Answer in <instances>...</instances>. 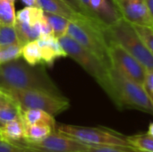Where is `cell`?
<instances>
[{
	"instance_id": "cell-1",
	"label": "cell",
	"mask_w": 153,
	"mask_h": 152,
	"mask_svg": "<svg viewBox=\"0 0 153 152\" xmlns=\"http://www.w3.org/2000/svg\"><path fill=\"white\" fill-rule=\"evenodd\" d=\"M0 89H30L62 95L42 65H30L19 58L0 65Z\"/></svg>"
},
{
	"instance_id": "cell-2",
	"label": "cell",
	"mask_w": 153,
	"mask_h": 152,
	"mask_svg": "<svg viewBox=\"0 0 153 152\" xmlns=\"http://www.w3.org/2000/svg\"><path fill=\"white\" fill-rule=\"evenodd\" d=\"M105 30V28L91 19L85 16H79L75 20L70 21L66 35L96 56L108 68H111Z\"/></svg>"
},
{
	"instance_id": "cell-3",
	"label": "cell",
	"mask_w": 153,
	"mask_h": 152,
	"mask_svg": "<svg viewBox=\"0 0 153 152\" xmlns=\"http://www.w3.org/2000/svg\"><path fill=\"white\" fill-rule=\"evenodd\" d=\"M113 92L109 98L119 109H136L153 116V105L146 94L143 84L110 68Z\"/></svg>"
},
{
	"instance_id": "cell-4",
	"label": "cell",
	"mask_w": 153,
	"mask_h": 152,
	"mask_svg": "<svg viewBox=\"0 0 153 152\" xmlns=\"http://www.w3.org/2000/svg\"><path fill=\"white\" fill-rule=\"evenodd\" d=\"M58 41L67 56L72 57V59L78 63L91 77H93L108 98H110L113 92L110 68L68 35L62 36L58 39Z\"/></svg>"
},
{
	"instance_id": "cell-5",
	"label": "cell",
	"mask_w": 153,
	"mask_h": 152,
	"mask_svg": "<svg viewBox=\"0 0 153 152\" xmlns=\"http://www.w3.org/2000/svg\"><path fill=\"white\" fill-rule=\"evenodd\" d=\"M108 40H113L125 47L134 56L147 71H153V56L145 46L133 24L120 18L105 30Z\"/></svg>"
},
{
	"instance_id": "cell-6",
	"label": "cell",
	"mask_w": 153,
	"mask_h": 152,
	"mask_svg": "<svg viewBox=\"0 0 153 152\" xmlns=\"http://www.w3.org/2000/svg\"><path fill=\"white\" fill-rule=\"evenodd\" d=\"M4 91L17 101L22 110L40 109L55 116L70 107L69 100L63 95L30 89H12Z\"/></svg>"
},
{
	"instance_id": "cell-7",
	"label": "cell",
	"mask_w": 153,
	"mask_h": 152,
	"mask_svg": "<svg viewBox=\"0 0 153 152\" xmlns=\"http://www.w3.org/2000/svg\"><path fill=\"white\" fill-rule=\"evenodd\" d=\"M56 131L91 146H116L131 149L126 136L104 127H87L59 125Z\"/></svg>"
},
{
	"instance_id": "cell-8",
	"label": "cell",
	"mask_w": 153,
	"mask_h": 152,
	"mask_svg": "<svg viewBox=\"0 0 153 152\" xmlns=\"http://www.w3.org/2000/svg\"><path fill=\"white\" fill-rule=\"evenodd\" d=\"M111 67L127 78L143 84L147 70L125 47L113 40H108Z\"/></svg>"
},
{
	"instance_id": "cell-9",
	"label": "cell",
	"mask_w": 153,
	"mask_h": 152,
	"mask_svg": "<svg viewBox=\"0 0 153 152\" xmlns=\"http://www.w3.org/2000/svg\"><path fill=\"white\" fill-rule=\"evenodd\" d=\"M39 152H83L90 145L81 142L56 130L45 140L37 143L16 142Z\"/></svg>"
},
{
	"instance_id": "cell-10",
	"label": "cell",
	"mask_w": 153,
	"mask_h": 152,
	"mask_svg": "<svg viewBox=\"0 0 153 152\" xmlns=\"http://www.w3.org/2000/svg\"><path fill=\"white\" fill-rule=\"evenodd\" d=\"M83 13L91 21L107 29L121 18L112 0H77Z\"/></svg>"
},
{
	"instance_id": "cell-11",
	"label": "cell",
	"mask_w": 153,
	"mask_h": 152,
	"mask_svg": "<svg viewBox=\"0 0 153 152\" xmlns=\"http://www.w3.org/2000/svg\"><path fill=\"white\" fill-rule=\"evenodd\" d=\"M121 17L134 25L153 27L145 0H112Z\"/></svg>"
},
{
	"instance_id": "cell-12",
	"label": "cell",
	"mask_w": 153,
	"mask_h": 152,
	"mask_svg": "<svg viewBox=\"0 0 153 152\" xmlns=\"http://www.w3.org/2000/svg\"><path fill=\"white\" fill-rule=\"evenodd\" d=\"M37 42L41 50L43 64L52 65L57 58L67 56L60 45L58 39L55 38L53 35L41 36L37 39Z\"/></svg>"
},
{
	"instance_id": "cell-13",
	"label": "cell",
	"mask_w": 153,
	"mask_h": 152,
	"mask_svg": "<svg viewBox=\"0 0 153 152\" xmlns=\"http://www.w3.org/2000/svg\"><path fill=\"white\" fill-rule=\"evenodd\" d=\"M38 4L39 8L44 12L63 16L69 21L75 20L79 16H83L76 13L63 0H38Z\"/></svg>"
},
{
	"instance_id": "cell-14",
	"label": "cell",
	"mask_w": 153,
	"mask_h": 152,
	"mask_svg": "<svg viewBox=\"0 0 153 152\" xmlns=\"http://www.w3.org/2000/svg\"><path fill=\"white\" fill-rule=\"evenodd\" d=\"M25 138V125L21 118L7 122L0 129V139L11 142H21Z\"/></svg>"
},
{
	"instance_id": "cell-15",
	"label": "cell",
	"mask_w": 153,
	"mask_h": 152,
	"mask_svg": "<svg viewBox=\"0 0 153 152\" xmlns=\"http://www.w3.org/2000/svg\"><path fill=\"white\" fill-rule=\"evenodd\" d=\"M41 19L38 22H31V23H22V22H15L14 28L17 33L18 39L22 46H24L29 42L37 40L41 37V30H40Z\"/></svg>"
},
{
	"instance_id": "cell-16",
	"label": "cell",
	"mask_w": 153,
	"mask_h": 152,
	"mask_svg": "<svg viewBox=\"0 0 153 152\" xmlns=\"http://www.w3.org/2000/svg\"><path fill=\"white\" fill-rule=\"evenodd\" d=\"M56 125H51L48 124H35L30 125H25V138L23 142L37 143L47 137H48L56 129Z\"/></svg>"
},
{
	"instance_id": "cell-17",
	"label": "cell",
	"mask_w": 153,
	"mask_h": 152,
	"mask_svg": "<svg viewBox=\"0 0 153 152\" xmlns=\"http://www.w3.org/2000/svg\"><path fill=\"white\" fill-rule=\"evenodd\" d=\"M22 119L25 125L35 124H48L56 125L54 116L40 109H25L22 110Z\"/></svg>"
},
{
	"instance_id": "cell-18",
	"label": "cell",
	"mask_w": 153,
	"mask_h": 152,
	"mask_svg": "<svg viewBox=\"0 0 153 152\" xmlns=\"http://www.w3.org/2000/svg\"><path fill=\"white\" fill-rule=\"evenodd\" d=\"M126 140L135 151L153 152V137L147 133L126 136Z\"/></svg>"
},
{
	"instance_id": "cell-19",
	"label": "cell",
	"mask_w": 153,
	"mask_h": 152,
	"mask_svg": "<svg viewBox=\"0 0 153 152\" xmlns=\"http://www.w3.org/2000/svg\"><path fill=\"white\" fill-rule=\"evenodd\" d=\"M22 56L30 65H38L43 63L41 50L37 40L29 42L22 46Z\"/></svg>"
},
{
	"instance_id": "cell-20",
	"label": "cell",
	"mask_w": 153,
	"mask_h": 152,
	"mask_svg": "<svg viewBox=\"0 0 153 152\" xmlns=\"http://www.w3.org/2000/svg\"><path fill=\"white\" fill-rule=\"evenodd\" d=\"M44 15L48 19V22L50 23L52 30H53V34L54 37L56 39L61 38L62 36L66 35L67 28L69 25L70 21L63 16L51 13H47L44 12Z\"/></svg>"
},
{
	"instance_id": "cell-21",
	"label": "cell",
	"mask_w": 153,
	"mask_h": 152,
	"mask_svg": "<svg viewBox=\"0 0 153 152\" xmlns=\"http://www.w3.org/2000/svg\"><path fill=\"white\" fill-rule=\"evenodd\" d=\"M12 97V96H11ZM22 117V108L17 101L12 99L0 109V121L4 125L7 122Z\"/></svg>"
},
{
	"instance_id": "cell-22",
	"label": "cell",
	"mask_w": 153,
	"mask_h": 152,
	"mask_svg": "<svg viewBox=\"0 0 153 152\" xmlns=\"http://www.w3.org/2000/svg\"><path fill=\"white\" fill-rule=\"evenodd\" d=\"M44 15V11L39 7L26 6L16 13L15 22L22 23H31L39 21Z\"/></svg>"
},
{
	"instance_id": "cell-23",
	"label": "cell",
	"mask_w": 153,
	"mask_h": 152,
	"mask_svg": "<svg viewBox=\"0 0 153 152\" xmlns=\"http://www.w3.org/2000/svg\"><path fill=\"white\" fill-rule=\"evenodd\" d=\"M16 20V13L13 1L0 0V24L14 25Z\"/></svg>"
},
{
	"instance_id": "cell-24",
	"label": "cell",
	"mask_w": 153,
	"mask_h": 152,
	"mask_svg": "<svg viewBox=\"0 0 153 152\" xmlns=\"http://www.w3.org/2000/svg\"><path fill=\"white\" fill-rule=\"evenodd\" d=\"M0 45H21L17 37L14 25L0 24Z\"/></svg>"
},
{
	"instance_id": "cell-25",
	"label": "cell",
	"mask_w": 153,
	"mask_h": 152,
	"mask_svg": "<svg viewBox=\"0 0 153 152\" xmlns=\"http://www.w3.org/2000/svg\"><path fill=\"white\" fill-rule=\"evenodd\" d=\"M22 45H0V65L18 59L22 56Z\"/></svg>"
},
{
	"instance_id": "cell-26",
	"label": "cell",
	"mask_w": 153,
	"mask_h": 152,
	"mask_svg": "<svg viewBox=\"0 0 153 152\" xmlns=\"http://www.w3.org/2000/svg\"><path fill=\"white\" fill-rule=\"evenodd\" d=\"M138 35L153 56V27L143 25H134Z\"/></svg>"
},
{
	"instance_id": "cell-27",
	"label": "cell",
	"mask_w": 153,
	"mask_h": 152,
	"mask_svg": "<svg viewBox=\"0 0 153 152\" xmlns=\"http://www.w3.org/2000/svg\"><path fill=\"white\" fill-rule=\"evenodd\" d=\"M0 152H38L21 143H15L0 139Z\"/></svg>"
},
{
	"instance_id": "cell-28",
	"label": "cell",
	"mask_w": 153,
	"mask_h": 152,
	"mask_svg": "<svg viewBox=\"0 0 153 152\" xmlns=\"http://www.w3.org/2000/svg\"><path fill=\"white\" fill-rule=\"evenodd\" d=\"M83 152H137L131 149L116 146H91Z\"/></svg>"
},
{
	"instance_id": "cell-29",
	"label": "cell",
	"mask_w": 153,
	"mask_h": 152,
	"mask_svg": "<svg viewBox=\"0 0 153 152\" xmlns=\"http://www.w3.org/2000/svg\"><path fill=\"white\" fill-rule=\"evenodd\" d=\"M143 87L153 105V71H147Z\"/></svg>"
},
{
	"instance_id": "cell-30",
	"label": "cell",
	"mask_w": 153,
	"mask_h": 152,
	"mask_svg": "<svg viewBox=\"0 0 153 152\" xmlns=\"http://www.w3.org/2000/svg\"><path fill=\"white\" fill-rule=\"evenodd\" d=\"M40 30H41V36H49V35L54 36L52 27L45 15L42 17L40 21Z\"/></svg>"
},
{
	"instance_id": "cell-31",
	"label": "cell",
	"mask_w": 153,
	"mask_h": 152,
	"mask_svg": "<svg viewBox=\"0 0 153 152\" xmlns=\"http://www.w3.org/2000/svg\"><path fill=\"white\" fill-rule=\"evenodd\" d=\"M12 99L11 95L0 89V109Z\"/></svg>"
},
{
	"instance_id": "cell-32",
	"label": "cell",
	"mask_w": 153,
	"mask_h": 152,
	"mask_svg": "<svg viewBox=\"0 0 153 152\" xmlns=\"http://www.w3.org/2000/svg\"><path fill=\"white\" fill-rule=\"evenodd\" d=\"M26 6H32V7H39L38 4V0H22Z\"/></svg>"
},
{
	"instance_id": "cell-33",
	"label": "cell",
	"mask_w": 153,
	"mask_h": 152,
	"mask_svg": "<svg viewBox=\"0 0 153 152\" xmlns=\"http://www.w3.org/2000/svg\"><path fill=\"white\" fill-rule=\"evenodd\" d=\"M145 2H146V4H147L148 10H149L150 15H151L152 20L153 22V0H145Z\"/></svg>"
},
{
	"instance_id": "cell-34",
	"label": "cell",
	"mask_w": 153,
	"mask_h": 152,
	"mask_svg": "<svg viewBox=\"0 0 153 152\" xmlns=\"http://www.w3.org/2000/svg\"><path fill=\"white\" fill-rule=\"evenodd\" d=\"M147 133L150 134L151 136H152L153 137V122L150 124L149 128H148V131H147Z\"/></svg>"
},
{
	"instance_id": "cell-35",
	"label": "cell",
	"mask_w": 153,
	"mask_h": 152,
	"mask_svg": "<svg viewBox=\"0 0 153 152\" xmlns=\"http://www.w3.org/2000/svg\"><path fill=\"white\" fill-rule=\"evenodd\" d=\"M3 126H4V124H3V123H2V122L0 121V129H1V128H2Z\"/></svg>"
},
{
	"instance_id": "cell-36",
	"label": "cell",
	"mask_w": 153,
	"mask_h": 152,
	"mask_svg": "<svg viewBox=\"0 0 153 152\" xmlns=\"http://www.w3.org/2000/svg\"><path fill=\"white\" fill-rule=\"evenodd\" d=\"M12 1H14V0H12Z\"/></svg>"
}]
</instances>
